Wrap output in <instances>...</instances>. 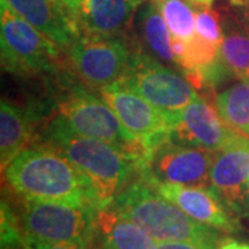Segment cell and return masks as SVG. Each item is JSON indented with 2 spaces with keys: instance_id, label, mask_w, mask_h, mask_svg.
<instances>
[{
  "instance_id": "22",
  "label": "cell",
  "mask_w": 249,
  "mask_h": 249,
  "mask_svg": "<svg viewBox=\"0 0 249 249\" xmlns=\"http://www.w3.org/2000/svg\"><path fill=\"white\" fill-rule=\"evenodd\" d=\"M196 35L206 42L216 46H222L223 25L222 16L211 9V4H196Z\"/></svg>"
},
{
  "instance_id": "12",
  "label": "cell",
  "mask_w": 249,
  "mask_h": 249,
  "mask_svg": "<svg viewBox=\"0 0 249 249\" xmlns=\"http://www.w3.org/2000/svg\"><path fill=\"white\" fill-rule=\"evenodd\" d=\"M238 134L240 132L224 122L213 106L198 96L183 109L178 122L170 130L169 139L219 152Z\"/></svg>"
},
{
  "instance_id": "11",
  "label": "cell",
  "mask_w": 249,
  "mask_h": 249,
  "mask_svg": "<svg viewBox=\"0 0 249 249\" xmlns=\"http://www.w3.org/2000/svg\"><path fill=\"white\" fill-rule=\"evenodd\" d=\"M249 137L238 134L216 154L211 170V187L232 213H244L249 206Z\"/></svg>"
},
{
  "instance_id": "5",
  "label": "cell",
  "mask_w": 249,
  "mask_h": 249,
  "mask_svg": "<svg viewBox=\"0 0 249 249\" xmlns=\"http://www.w3.org/2000/svg\"><path fill=\"white\" fill-rule=\"evenodd\" d=\"M21 229L25 238L64 242L89 249L97 238V211L89 206L22 198Z\"/></svg>"
},
{
  "instance_id": "16",
  "label": "cell",
  "mask_w": 249,
  "mask_h": 249,
  "mask_svg": "<svg viewBox=\"0 0 249 249\" xmlns=\"http://www.w3.org/2000/svg\"><path fill=\"white\" fill-rule=\"evenodd\" d=\"M133 29L136 42L142 52L163 64L178 65L172 47V34L154 0H145L140 4L134 16Z\"/></svg>"
},
{
  "instance_id": "18",
  "label": "cell",
  "mask_w": 249,
  "mask_h": 249,
  "mask_svg": "<svg viewBox=\"0 0 249 249\" xmlns=\"http://www.w3.org/2000/svg\"><path fill=\"white\" fill-rule=\"evenodd\" d=\"M34 114L7 100L0 104V160L4 169L22 150H25L34 130Z\"/></svg>"
},
{
  "instance_id": "30",
  "label": "cell",
  "mask_w": 249,
  "mask_h": 249,
  "mask_svg": "<svg viewBox=\"0 0 249 249\" xmlns=\"http://www.w3.org/2000/svg\"><path fill=\"white\" fill-rule=\"evenodd\" d=\"M248 199H249V180H248Z\"/></svg>"
},
{
  "instance_id": "28",
  "label": "cell",
  "mask_w": 249,
  "mask_h": 249,
  "mask_svg": "<svg viewBox=\"0 0 249 249\" xmlns=\"http://www.w3.org/2000/svg\"><path fill=\"white\" fill-rule=\"evenodd\" d=\"M201 1V4H211L213 0H199Z\"/></svg>"
},
{
  "instance_id": "19",
  "label": "cell",
  "mask_w": 249,
  "mask_h": 249,
  "mask_svg": "<svg viewBox=\"0 0 249 249\" xmlns=\"http://www.w3.org/2000/svg\"><path fill=\"white\" fill-rule=\"evenodd\" d=\"M223 62L237 78L249 80V32L238 18L231 14L222 17Z\"/></svg>"
},
{
  "instance_id": "24",
  "label": "cell",
  "mask_w": 249,
  "mask_h": 249,
  "mask_svg": "<svg viewBox=\"0 0 249 249\" xmlns=\"http://www.w3.org/2000/svg\"><path fill=\"white\" fill-rule=\"evenodd\" d=\"M158 249H217V245H214V244H204V242L172 241V242H160Z\"/></svg>"
},
{
  "instance_id": "6",
  "label": "cell",
  "mask_w": 249,
  "mask_h": 249,
  "mask_svg": "<svg viewBox=\"0 0 249 249\" xmlns=\"http://www.w3.org/2000/svg\"><path fill=\"white\" fill-rule=\"evenodd\" d=\"M57 116L78 134L111 142L140 154V142L121 124L104 98L88 88L67 83L54 100Z\"/></svg>"
},
{
  "instance_id": "3",
  "label": "cell",
  "mask_w": 249,
  "mask_h": 249,
  "mask_svg": "<svg viewBox=\"0 0 249 249\" xmlns=\"http://www.w3.org/2000/svg\"><path fill=\"white\" fill-rule=\"evenodd\" d=\"M112 205L160 242L181 241L219 245L222 241L217 230L194 220L139 178L124 187Z\"/></svg>"
},
{
  "instance_id": "1",
  "label": "cell",
  "mask_w": 249,
  "mask_h": 249,
  "mask_svg": "<svg viewBox=\"0 0 249 249\" xmlns=\"http://www.w3.org/2000/svg\"><path fill=\"white\" fill-rule=\"evenodd\" d=\"M36 137L35 144L61 152L80 170L88 178L100 209L112 204L130 178L137 176L139 152L78 134L57 115Z\"/></svg>"
},
{
  "instance_id": "2",
  "label": "cell",
  "mask_w": 249,
  "mask_h": 249,
  "mask_svg": "<svg viewBox=\"0 0 249 249\" xmlns=\"http://www.w3.org/2000/svg\"><path fill=\"white\" fill-rule=\"evenodd\" d=\"M9 187L19 196L100 209L88 178L61 152L34 144L3 169Z\"/></svg>"
},
{
  "instance_id": "27",
  "label": "cell",
  "mask_w": 249,
  "mask_h": 249,
  "mask_svg": "<svg viewBox=\"0 0 249 249\" xmlns=\"http://www.w3.org/2000/svg\"><path fill=\"white\" fill-rule=\"evenodd\" d=\"M60 1H61L67 9L70 10V13L73 16V18L76 17V13H78V10H79L82 0H60Z\"/></svg>"
},
{
  "instance_id": "23",
  "label": "cell",
  "mask_w": 249,
  "mask_h": 249,
  "mask_svg": "<svg viewBox=\"0 0 249 249\" xmlns=\"http://www.w3.org/2000/svg\"><path fill=\"white\" fill-rule=\"evenodd\" d=\"M25 237V235H24ZM21 249H85L73 244H64V242H43L25 238L24 245Z\"/></svg>"
},
{
  "instance_id": "21",
  "label": "cell",
  "mask_w": 249,
  "mask_h": 249,
  "mask_svg": "<svg viewBox=\"0 0 249 249\" xmlns=\"http://www.w3.org/2000/svg\"><path fill=\"white\" fill-rule=\"evenodd\" d=\"M165 18L172 37L190 40L196 34V7L184 0H154Z\"/></svg>"
},
{
  "instance_id": "31",
  "label": "cell",
  "mask_w": 249,
  "mask_h": 249,
  "mask_svg": "<svg viewBox=\"0 0 249 249\" xmlns=\"http://www.w3.org/2000/svg\"><path fill=\"white\" fill-rule=\"evenodd\" d=\"M19 249H21V248H19Z\"/></svg>"
},
{
  "instance_id": "17",
  "label": "cell",
  "mask_w": 249,
  "mask_h": 249,
  "mask_svg": "<svg viewBox=\"0 0 249 249\" xmlns=\"http://www.w3.org/2000/svg\"><path fill=\"white\" fill-rule=\"evenodd\" d=\"M97 238L101 249H158L155 238L121 213L114 205L97 211Z\"/></svg>"
},
{
  "instance_id": "9",
  "label": "cell",
  "mask_w": 249,
  "mask_h": 249,
  "mask_svg": "<svg viewBox=\"0 0 249 249\" xmlns=\"http://www.w3.org/2000/svg\"><path fill=\"white\" fill-rule=\"evenodd\" d=\"M137 43L130 39L80 36L64 49L65 65L90 88H106L122 79Z\"/></svg>"
},
{
  "instance_id": "29",
  "label": "cell",
  "mask_w": 249,
  "mask_h": 249,
  "mask_svg": "<svg viewBox=\"0 0 249 249\" xmlns=\"http://www.w3.org/2000/svg\"><path fill=\"white\" fill-rule=\"evenodd\" d=\"M188 1H190V3H194V4H198V3L201 4V1H199V0H188Z\"/></svg>"
},
{
  "instance_id": "13",
  "label": "cell",
  "mask_w": 249,
  "mask_h": 249,
  "mask_svg": "<svg viewBox=\"0 0 249 249\" xmlns=\"http://www.w3.org/2000/svg\"><path fill=\"white\" fill-rule=\"evenodd\" d=\"M160 196L178 205L190 217L196 222L209 226L217 231H235L237 224L229 213V208L212 187L183 186L162 181H144Z\"/></svg>"
},
{
  "instance_id": "4",
  "label": "cell",
  "mask_w": 249,
  "mask_h": 249,
  "mask_svg": "<svg viewBox=\"0 0 249 249\" xmlns=\"http://www.w3.org/2000/svg\"><path fill=\"white\" fill-rule=\"evenodd\" d=\"M1 67L21 78L58 75L65 65L61 49L0 0Z\"/></svg>"
},
{
  "instance_id": "20",
  "label": "cell",
  "mask_w": 249,
  "mask_h": 249,
  "mask_svg": "<svg viewBox=\"0 0 249 249\" xmlns=\"http://www.w3.org/2000/svg\"><path fill=\"white\" fill-rule=\"evenodd\" d=\"M214 103L224 122L249 137V80L240 79L222 90Z\"/></svg>"
},
{
  "instance_id": "26",
  "label": "cell",
  "mask_w": 249,
  "mask_h": 249,
  "mask_svg": "<svg viewBox=\"0 0 249 249\" xmlns=\"http://www.w3.org/2000/svg\"><path fill=\"white\" fill-rule=\"evenodd\" d=\"M217 249H249V244L232 240V238H227V240H222L219 242Z\"/></svg>"
},
{
  "instance_id": "10",
  "label": "cell",
  "mask_w": 249,
  "mask_h": 249,
  "mask_svg": "<svg viewBox=\"0 0 249 249\" xmlns=\"http://www.w3.org/2000/svg\"><path fill=\"white\" fill-rule=\"evenodd\" d=\"M100 94L115 112L124 129L140 142V154L168 137L170 130L178 122V119L155 107L139 93L124 88L121 83L101 88Z\"/></svg>"
},
{
  "instance_id": "14",
  "label": "cell",
  "mask_w": 249,
  "mask_h": 249,
  "mask_svg": "<svg viewBox=\"0 0 249 249\" xmlns=\"http://www.w3.org/2000/svg\"><path fill=\"white\" fill-rule=\"evenodd\" d=\"M145 0H82L76 13L80 35L130 39L134 16Z\"/></svg>"
},
{
  "instance_id": "25",
  "label": "cell",
  "mask_w": 249,
  "mask_h": 249,
  "mask_svg": "<svg viewBox=\"0 0 249 249\" xmlns=\"http://www.w3.org/2000/svg\"><path fill=\"white\" fill-rule=\"evenodd\" d=\"M232 4L235 6L237 13L240 14V19L242 21V24L245 25L247 31L249 32V0H245V1L232 0Z\"/></svg>"
},
{
  "instance_id": "8",
  "label": "cell",
  "mask_w": 249,
  "mask_h": 249,
  "mask_svg": "<svg viewBox=\"0 0 249 249\" xmlns=\"http://www.w3.org/2000/svg\"><path fill=\"white\" fill-rule=\"evenodd\" d=\"M116 83L134 90L176 119H180L183 109L198 97V91L187 76L168 68L139 46L134 50L129 70Z\"/></svg>"
},
{
  "instance_id": "7",
  "label": "cell",
  "mask_w": 249,
  "mask_h": 249,
  "mask_svg": "<svg viewBox=\"0 0 249 249\" xmlns=\"http://www.w3.org/2000/svg\"><path fill=\"white\" fill-rule=\"evenodd\" d=\"M216 154L175 142L168 136L140 154L137 178L142 181L211 187V170Z\"/></svg>"
},
{
  "instance_id": "15",
  "label": "cell",
  "mask_w": 249,
  "mask_h": 249,
  "mask_svg": "<svg viewBox=\"0 0 249 249\" xmlns=\"http://www.w3.org/2000/svg\"><path fill=\"white\" fill-rule=\"evenodd\" d=\"M18 16L43 32L60 49H67L80 37L75 18L60 0H1Z\"/></svg>"
}]
</instances>
